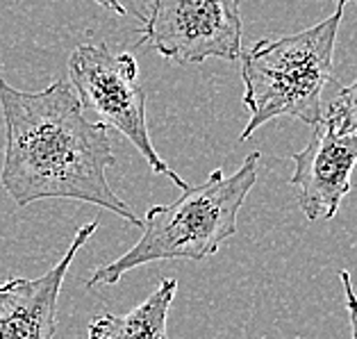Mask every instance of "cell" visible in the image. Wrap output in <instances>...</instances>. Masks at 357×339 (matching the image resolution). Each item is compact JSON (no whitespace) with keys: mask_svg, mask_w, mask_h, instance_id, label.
<instances>
[{"mask_svg":"<svg viewBox=\"0 0 357 339\" xmlns=\"http://www.w3.org/2000/svg\"><path fill=\"white\" fill-rule=\"evenodd\" d=\"M0 114L5 126L0 182L14 205L25 207L43 198L80 201L142 228V216L107 180V169L116 164L109 130L84 116L66 80L23 91L0 77Z\"/></svg>","mask_w":357,"mask_h":339,"instance_id":"cell-1","label":"cell"},{"mask_svg":"<svg viewBox=\"0 0 357 339\" xmlns=\"http://www.w3.org/2000/svg\"><path fill=\"white\" fill-rule=\"evenodd\" d=\"M259 151H252L241 167L225 176L214 169L203 185L182 191L171 205H153L142 219V237L123 255L105 266L93 269L86 287L116 285L137 266L164 259H205L237 234L239 210L257 182Z\"/></svg>","mask_w":357,"mask_h":339,"instance_id":"cell-2","label":"cell"},{"mask_svg":"<svg viewBox=\"0 0 357 339\" xmlns=\"http://www.w3.org/2000/svg\"><path fill=\"white\" fill-rule=\"evenodd\" d=\"M344 3L312 28L278 39H259L241 50L243 105L250 119L241 142L278 116H294L314 128L324 121V107L335 89V43L344 16Z\"/></svg>","mask_w":357,"mask_h":339,"instance_id":"cell-3","label":"cell"},{"mask_svg":"<svg viewBox=\"0 0 357 339\" xmlns=\"http://www.w3.org/2000/svg\"><path fill=\"white\" fill-rule=\"evenodd\" d=\"M68 77L82 107H89L98 123L123 135L151 171L167 176L182 191L189 189L153 146L146 121V91L137 84L139 64L132 53H112L102 43H82L68 57Z\"/></svg>","mask_w":357,"mask_h":339,"instance_id":"cell-4","label":"cell"},{"mask_svg":"<svg viewBox=\"0 0 357 339\" xmlns=\"http://www.w3.org/2000/svg\"><path fill=\"white\" fill-rule=\"evenodd\" d=\"M139 34L176 64L234 62L243 50L241 0H153Z\"/></svg>","mask_w":357,"mask_h":339,"instance_id":"cell-5","label":"cell"},{"mask_svg":"<svg viewBox=\"0 0 357 339\" xmlns=\"http://www.w3.org/2000/svg\"><path fill=\"white\" fill-rule=\"evenodd\" d=\"M291 187L298 207L310 221L333 219L351 194V178L357 164V139L337 130L328 121L312 128V139L294 153Z\"/></svg>","mask_w":357,"mask_h":339,"instance_id":"cell-6","label":"cell"},{"mask_svg":"<svg viewBox=\"0 0 357 339\" xmlns=\"http://www.w3.org/2000/svg\"><path fill=\"white\" fill-rule=\"evenodd\" d=\"M98 221L84 223L59 262L39 278L0 282V339H53L57 333L59 294L75 255L91 239Z\"/></svg>","mask_w":357,"mask_h":339,"instance_id":"cell-7","label":"cell"},{"mask_svg":"<svg viewBox=\"0 0 357 339\" xmlns=\"http://www.w3.org/2000/svg\"><path fill=\"white\" fill-rule=\"evenodd\" d=\"M176 292V278H164L151 296L126 315L96 317L86 339H169V310Z\"/></svg>","mask_w":357,"mask_h":339,"instance_id":"cell-8","label":"cell"},{"mask_svg":"<svg viewBox=\"0 0 357 339\" xmlns=\"http://www.w3.org/2000/svg\"><path fill=\"white\" fill-rule=\"evenodd\" d=\"M324 121L357 139V77L348 86L339 82L335 84V89L330 91L326 100Z\"/></svg>","mask_w":357,"mask_h":339,"instance_id":"cell-9","label":"cell"},{"mask_svg":"<svg viewBox=\"0 0 357 339\" xmlns=\"http://www.w3.org/2000/svg\"><path fill=\"white\" fill-rule=\"evenodd\" d=\"M339 278H342V287H344V299H346V312H348V324H351V339H357V294L351 280V273L339 271Z\"/></svg>","mask_w":357,"mask_h":339,"instance_id":"cell-10","label":"cell"},{"mask_svg":"<svg viewBox=\"0 0 357 339\" xmlns=\"http://www.w3.org/2000/svg\"><path fill=\"white\" fill-rule=\"evenodd\" d=\"M93 3L98 5V7H102V10H107V12H112V14H116V16H126V14H128L121 0H93Z\"/></svg>","mask_w":357,"mask_h":339,"instance_id":"cell-11","label":"cell"},{"mask_svg":"<svg viewBox=\"0 0 357 339\" xmlns=\"http://www.w3.org/2000/svg\"><path fill=\"white\" fill-rule=\"evenodd\" d=\"M337 3H344L346 5V3H357V0H337Z\"/></svg>","mask_w":357,"mask_h":339,"instance_id":"cell-12","label":"cell"}]
</instances>
